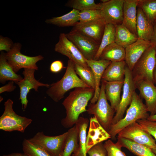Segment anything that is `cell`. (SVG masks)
<instances>
[{"mask_svg": "<svg viewBox=\"0 0 156 156\" xmlns=\"http://www.w3.org/2000/svg\"><path fill=\"white\" fill-rule=\"evenodd\" d=\"M94 91L91 88H77L70 92L62 103L66 111V116L61 121L64 127H72L80 114L87 111L86 107L93 98Z\"/></svg>", "mask_w": 156, "mask_h": 156, "instance_id": "1", "label": "cell"}, {"mask_svg": "<svg viewBox=\"0 0 156 156\" xmlns=\"http://www.w3.org/2000/svg\"><path fill=\"white\" fill-rule=\"evenodd\" d=\"M74 62L69 59L66 72L62 79L50 84L47 94L54 101H59L70 90L77 88H90L79 77L75 69Z\"/></svg>", "mask_w": 156, "mask_h": 156, "instance_id": "2", "label": "cell"}, {"mask_svg": "<svg viewBox=\"0 0 156 156\" xmlns=\"http://www.w3.org/2000/svg\"><path fill=\"white\" fill-rule=\"evenodd\" d=\"M146 107L142 99L135 91L131 102L127 110L126 115L123 118L115 124L112 125L108 133L113 140L124 128L138 120L147 119L149 116Z\"/></svg>", "mask_w": 156, "mask_h": 156, "instance_id": "3", "label": "cell"}, {"mask_svg": "<svg viewBox=\"0 0 156 156\" xmlns=\"http://www.w3.org/2000/svg\"><path fill=\"white\" fill-rule=\"evenodd\" d=\"M105 84L104 80L102 79L98 100L96 103H90L87 112L89 114L94 115L101 125L108 132L112 125L116 111L107 102L105 95Z\"/></svg>", "mask_w": 156, "mask_h": 156, "instance_id": "4", "label": "cell"}, {"mask_svg": "<svg viewBox=\"0 0 156 156\" xmlns=\"http://www.w3.org/2000/svg\"><path fill=\"white\" fill-rule=\"evenodd\" d=\"M156 64V51L151 45L139 59L131 71L135 84L143 80L154 83L153 73Z\"/></svg>", "mask_w": 156, "mask_h": 156, "instance_id": "5", "label": "cell"}, {"mask_svg": "<svg viewBox=\"0 0 156 156\" xmlns=\"http://www.w3.org/2000/svg\"><path fill=\"white\" fill-rule=\"evenodd\" d=\"M13 101L10 99L5 102L4 110L0 117V129L5 131H17L23 133L32 120L17 114L13 110Z\"/></svg>", "mask_w": 156, "mask_h": 156, "instance_id": "6", "label": "cell"}, {"mask_svg": "<svg viewBox=\"0 0 156 156\" xmlns=\"http://www.w3.org/2000/svg\"><path fill=\"white\" fill-rule=\"evenodd\" d=\"M21 47L20 43H15L10 50L5 53L7 61L14 71L17 73L22 68L37 70L38 68L36 63L43 60L44 57L41 55L35 56L25 55L21 52Z\"/></svg>", "mask_w": 156, "mask_h": 156, "instance_id": "7", "label": "cell"}, {"mask_svg": "<svg viewBox=\"0 0 156 156\" xmlns=\"http://www.w3.org/2000/svg\"><path fill=\"white\" fill-rule=\"evenodd\" d=\"M67 132L59 135L49 136L43 131L38 132L28 140L43 148L51 156H62Z\"/></svg>", "mask_w": 156, "mask_h": 156, "instance_id": "8", "label": "cell"}, {"mask_svg": "<svg viewBox=\"0 0 156 156\" xmlns=\"http://www.w3.org/2000/svg\"><path fill=\"white\" fill-rule=\"evenodd\" d=\"M122 94L118 108L114 117L112 125L123 118L128 106L130 105L134 92L136 88L131 71L126 65L125 73Z\"/></svg>", "mask_w": 156, "mask_h": 156, "instance_id": "9", "label": "cell"}, {"mask_svg": "<svg viewBox=\"0 0 156 156\" xmlns=\"http://www.w3.org/2000/svg\"><path fill=\"white\" fill-rule=\"evenodd\" d=\"M117 137L129 139L151 149L156 148L155 139L151 135L144 130L136 121L129 125L121 130L118 134Z\"/></svg>", "mask_w": 156, "mask_h": 156, "instance_id": "10", "label": "cell"}, {"mask_svg": "<svg viewBox=\"0 0 156 156\" xmlns=\"http://www.w3.org/2000/svg\"><path fill=\"white\" fill-rule=\"evenodd\" d=\"M55 51L68 57L75 63L87 69H91L87 65L86 59L75 45L66 36L60 33L58 42L54 47Z\"/></svg>", "mask_w": 156, "mask_h": 156, "instance_id": "11", "label": "cell"}, {"mask_svg": "<svg viewBox=\"0 0 156 156\" xmlns=\"http://www.w3.org/2000/svg\"><path fill=\"white\" fill-rule=\"evenodd\" d=\"M36 70L32 69H24L22 73L24 78L20 81L15 82L20 88L19 99L21 101L23 110H25L27 108L28 102L27 95L30 90L34 89L36 92H38L39 87L44 86L49 88L50 85V84L42 83L36 80L34 76Z\"/></svg>", "mask_w": 156, "mask_h": 156, "instance_id": "12", "label": "cell"}, {"mask_svg": "<svg viewBox=\"0 0 156 156\" xmlns=\"http://www.w3.org/2000/svg\"><path fill=\"white\" fill-rule=\"evenodd\" d=\"M67 38L77 47L86 60L94 59L100 44L92 39L71 31L65 34Z\"/></svg>", "mask_w": 156, "mask_h": 156, "instance_id": "13", "label": "cell"}, {"mask_svg": "<svg viewBox=\"0 0 156 156\" xmlns=\"http://www.w3.org/2000/svg\"><path fill=\"white\" fill-rule=\"evenodd\" d=\"M124 0H110L103 3L101 10L102 19L106 24L122 23Z\"/></svg>", "mask_w": 156, "mask_h": 156, "instance_id": "14", "label": "cell"}, {"mask_svg": "<svg viewBox=\"0 0 156 156\" xmlns=\"http://www.w3.org/2000/svg\"><path fill=\"white\" fill-rule=\"evenodd\" d=\"M105 24L102 19L85 22H78L71 31L83 35L100 44Z\"/></svg>", "mask_w": 156, "mask_h": 156, "instance_id": "15", "label": "cell"}, {"mask_svg": "<svg viewBox=\"0 0 156 156\" xmlns=\"http://www.w3.org/2000/svg\"><path fill=\"white\" fill-rule=\"evenodd\" d=\"M111 138V136L94 116L90 119L89 127L87 135L86 147L87 152L97 144Z\"/></svg>", "mask_w": 156, "mask_h": 156, "instance_id": "16", "label": "cell"}, {"mask_svg": "<svg viewBox=\"0 0 156 156\" xmlns=\"http://www.w3.org/2000/svg\"><path fill=\"white\" fill-rule=\"evenodd\" d=\"M151 45L150 41L138 38L136 42L125 48V61L131 71L139 59Z\"/></svg>", "mask_w": 156, "mask_h": 156, "instance_id": "17", "label": "cell"}, {"mask_svg": "<svg viewBox=\"0 0 156 156\" xmlns=\"http://www.w3.org/2000/svg\"><path fill=\"white\" fill-rule=\"evenodd\" d=\"M140 95L144 99L150 115L156 114V86L154 83L146 81H141L135 84Z\"/></svg>", "mask_w": 156, "mask_h": 156, "instance_id": "18", "label": "cell"}, {"mask_svg": "<svg viewBox=\"0 0 156 156\" xmlns=\"http://www.w3.org/2000/svg\"><path fill=\"white\" fill-rule=\"evenodd\" d=\"M86 63L92 69L94 75L95 87L94 93L93 98L90 101V103H94L97 101L100 91V82L104 71L111 62L106 60H86Z\"/></svg>", "mask_w": 156, "mask_h": 156, "instance_id": "19", "label": "cell"}, {"mask_svg": "<svg viewBox=\"0 0 156 156\" xmlns=\"http://www.w3.org/2000/svg\"><path fill=\"white\" fill-rule=\"evenodd\" d=\"M138 2V0H124L122 23L131 32L137 36L136 23Z\"/></svg>", "mask_w": 156, "mask_h": 156, "instance_id": "20", "label": "cell"}, {"mask_svg": "<svg viewBox=\"0 0 156 156\" xmlns=\"http://www.w3.org/2000/svg\"><path fill=\"white\" fill-rule=\"evenodd\" d=\"M136 27L138 38L150 41L153 34V24L138 7L137 8Z\"/></svg>", "mask_w": 156, "mask_h": 156, "instance_id": "21", "label": "cell"}, {"mask_svg": "<svg viewBox=\"0 0 156 156\" xmlns=\"http://www.w3.org/2000/svg\"><path fill=\"white\" fill-rule=\"evenodd\" d=\"M104 81L106 97L116 112L120 101V93L124 80L117 81Z\"/></svg>", "mask_w": 156, "mask_h": 156, "instance_id": "22", "label": "cell"}, {"mask_svg": "<svg viewBox=\"0 0 156 156\" xmlns=\"http://www.w3.org/2000/svg\"><path fill=\"white\" fill-rule=\"evenodd\" d=\"M89 122L88 118L79 117L75 125L78 133V145L77 149L73 153V156H87L86 131Z\"/></svg>", "mask_w": 156, "mask_h": 156, "instance_id": "23", "label": "cell"}, {"mask_svg": "<svg viewBox=\"0 0 156 156\" xmlns=\"http://www.w3.org/2000/svg\"><path fill=\"white\" fill-rule=\"evenodd\" d=\"M126 65L125 60L111 62L104 71L102 79L107 81L124 80Z\"/></svg>", "mask_w": 156, "mask_h": 156, "instance_id": "24", "label": "cell"}, {"mask_svg": "<svg viewBox=\"0 0 156 156\" xmlns=\"http://www.w3.org/2000/svg\"><path fill=\"white\" fill-rule=\"evenodd\" d=\"M117 143L121 147H124L137 156H156L151 149L145 146L122 137H117Z\"/></svg>", "mask_w": 156, "mask_h": 156, "instance_id": "25", "label": "cell"}, {"mask_svg": "<svg viewBox=\"0 0 156 156\" xmlns=\"http://www.w3.org/2000/svg\"><path fill=\"white\" fill-rule=\"evenodd\" d=\"M23 79L20 75L14 71L7 61L5 53L1 51L0 55V82L4 84L8 81L15 82Z\"/></svg>", "mask_w": 156, "mask_h": 156, "instance_id": "26", "label": "cell"}, {"mask_svg": "<svg viewBox=\"0 0 156 156\" xmlns=\"http://www.w3.org/2000/svg\"><path fill=\"white\" fill-rule=\"evenodd\" d=\"M125 48L114 42L103 50L99 59L111 62H120L125 60Z\"/></svg>", "mask_w": 156, "mask_h": 156, "instance_id": "27", "label": "cell"}, {"mask_svg": "<svg viewBox=\"0 0 156 156\" xmlns=\"http://www.w3.org/2000/svg\"><path fill=\"white\" fill-rule=\"evenodd\" d=\"M80 11L75 9L62 16L47 19L45 22L59 27H74L79 21Z\"/></svg>", "mask_w": 156, "mask_h": 156, "instance_id": "28", "label": "cell"}, {"mask_svg": "<svg viewBox=\"0 0 156 156\" xmlns=\"http://www.w3.org/2000/svg\"><path fill=\"white\" fill-rule=\"evenodd\" d=\"M115 26V42L124 48L138 39L137 36L132 33L122 24Z\"/></svg>", "mask_w": 156, "mask_h": 156, "instance_id": "29", "label": "cell"}, {"mask_svg": "<svg viewBox=\"0 0 156 156\" xmlns=\"http://www.w3.org/2000/svg\"><path fill=\"white\" fill-rule=\"evenodd\" d=\"M67 132L62 156H70L77 149L78 145V133L75 125Z\"/></svg>", "mask_w": 156, "mask_h": 156, "instance_id": "30", "label": "cell"}, {"mask_svg": "<svg viewBox=\"0 0 156 156\" xmlns=\"http://www.w3.org/2000/svg\"><path fill=\"white\" fill-rule=\"evenodd\" d=\"M115 33L116 28L115 25L112 24H105L99 49L94 60H99L103 50L109 45L115 42Z\"/></svg>", "mask_w": 156, "mask_h": 156, "instance_id": "31", "label": "cell"}, {"mask_svg": "<svg viewBox=\"0 0 156 156\" xmlns=\"http://www.w3.org/2000/svg\"><path fill=\"white\" fill-rule=\"evenodd\" d=\"M102 5V3L97 4L94 0H70L65 5L66 6L79 11L90 10H100Z\"/></svg>", "mask_w": 156, "mask_h": 156, "instance_id": "32", "label": "cell"}, {"mask_svg": "<svg viewBox=\"0 0 156 156\" xmlns=\"http://www.w3.org/2000/svg\"><path fill=\"white\" fill-rule=\"evenodd\" d=\"M138 7L153 24L156 20V0H138Z\"/></svg>", "mask_w": 156, "mask_h": 156, "instance_id": "33", "label": "cell"}, {"mask_svg": "<svg viewBox=\"0 0 156 156\" xmlns=\"http://www.w3.org/2000/svg\"><path fill=\"white\" fill-rule=\"evenodd\" d=\"M22 149L24 153L30 156H51L41 146L24 139L22 143Z\"/></svg>", "mask_w": 156, "mask_h": 156, "instance_id": "34", "label": "cell"}, {"mask_svg": "<svg viewBox=\"0 0 156 156\" xmlns=\"http://www.w3.org/2000/svg\"><path fill=\"white\" fill-rule=\"evenodd\" d=\"M75 64V72L80 78L90 88L95 90V81L91 69H87L76 63Z\"/></svg>", "mask_w": 156, "mask_h": 156, "instance_id": "35", "label": "cell"}, {"mask_svg": "<svg viewBox=\"0 0 156 156\" xmlns=\"http://www.w3.org/2000/svg\"><path fill=\"white\" fill-rule=\"evenodd\" d=\"M99 19L102 20L100 10H90L80 11L79 21L80 22Z\"/></svg>", "mask_w": 156, "mask_h": 156, "instance_id": "36", "label": "cell"}, {"mask_svg": "<svg viewBox=\"0 0 156 156\" xmlns=\"http://www.w3.org/2000/svg\"><path fill=\"white\" fill-rule=\"evenodd\" d=\"M107 152V156H126L121 150V147L117 143L110 140H107L104 144Z\"/></svg>", "mask_w": 156, "mask_h": 156, "instance_id": "37", "label": "cell"}, {"mask_svg": "<svg viewBox=\"0 0 156 156\" xmlns=\"http://www.w3.org/2000/svg\"><path fill=\"white\" fill-rule=\"evenodd\" d=\"M136 122L142 129L153 136L156 141V122L147 119H139Z\"/></svg>", "mask_w": 156, "mask_h": 156, "instance_id": "38", "label": "cell"}, {"mask_svg": "<svg viewBox=\"0 0 156 156\" xmlns=\"http://www.w3.org/2000/svg\"><path fill=\"white\" fill-rule=\"evenodd\" d=\"M88 156H107V152L102 142L95 145L87 152Z\"/></svg>", "mask_w": 156, "mask_h": 156, "instance_id": "39", "label": "cell"}, {"mask_svg": "<svg viewBox=\"0 0 156 156\" xmlns=\"http://www.w3.org/2000/svg\"><path fill=\"white\" fill-rule=\"evenodd\" d=\"M14 43L9 38L3 37L1 36L0 37V51H5L8 52L12 48Z\"/></svg>", "mask_w": 156, "mask_h": 156, "instance_id": "40", "label": "cell"}, {"mask_svg": "<svg viewBox=\"0 0 156 156\" xmlns=\"http://www.w3.org/2000/svg\"><path fill=\"white\" fill-rule=\"evenodd\" d=\"M64 68L62 61L60 60L55 61L51 64L50 70L51 72L54 73H58Z\"/></svg>", "mask_w": 156, "mask_h": 156, "instance_id": "41", "label": "cell"}, {"mask_svg": "<svg viewBox=\"0 0 156 156\" xmlns=\"http://www.w3.org/2000/svg\"><path fill=\"white\" fill-rule=\"evenodd\" d=\"M14 82L13 81H10L8 84L1 87L0 93L5 92H10L14 91L16 88V86L14 85Z\"/></svg>", "mask_w": 156, "mask_h": 156, "instance_id": "42", "label": "cell"}, {"mask_svg": "<svg viewBox=\"0 0 156 156\" xmlns=\"http://www.w3.org/2000/svg\"><path fill=\"white\" fill-rule=\"evenodd\" d=\"M150 42L151 45L154 47L156 51V21L153 24V31Z\"/></svg>", "mask_w": 156, "mask_h": 156, "instance_id": "43", "label": "cell"}, {"mask_svg": "<svg viewBox=\"0 0 156 156\" xmlns=\"http://www.w3.org/2000/svg\"><path fill=\"white\" fill-rule=\"evenodd\" d=\"M3 156H30L24 153H12L8 154H4Z\"/></svg>", "mask_w": 156, "mask_h": 156, "instance_id": "44", "label": "cell"}, {"mask_svg": "<svg viewBox=\"0 0 156 156\" xmlns=\"http://www.w3.org/2000/svg\"><path fill=\"white\" fill-rule=\"evenodd\" d=\"M147 119L149 121L156 122V114L153 115H149Z\"/></svg>", "mask_w": 156, "mask_h": 156, "instance_id": "45", "label": "cell"}, {"mask_svg": "<svg viewBox=\"0 0 156 156\" xmlns=\"http://www.w3.org/2000/svg\"><path fill=\"white\" fill-rule=\"evenodd\" d=\"M153 77L154 84L156 86V64L153 72Z\"/></svg>", "mask_w": 156, "mask_h": 156, "instance_id": "46", "label": "cell"}, {"mask_svg": "<svg viewBox=\"0 0 156 156\" xmlns=\"http://www.w3.org/2000/svg\"><path fill=\"white\" fill-rule=\"evenodd\" d=\"M109 0H101V3H105L107 2Z\"/></svg>", "mask_w": 156, "mask_h": 156, "instance_id": "47", "label": "cell"}, {"mask_svg": "<svg viewBox=\"0 0 156 156\" xmlns=\"http://www.w3.org/2000/svg\"><path fill=\"white\" fill-rule=\"evenodd\" d=\"M153 152L156 155V148H154L152 149Z\"/></svg>", "mask_w": 156, "mask_h": 156, "instance_id": "48", "label": "cell"}, {"mask_svg": "<svg viewBox=\"0 0 156 156\" xmlns=\"http://www.w3.org/2000/svg\"><path fill=\"white\" fill-rule=\"evenodd\" d=\"M0 102L1 101L3 100V98L1 96H0Z\"/></svg>", "mask_w": 156, "mask_h": 156, "instance_id": "49", "label": "cell"}, {"mask_svg": "<svg viewBox=\"0 0 156 156\" xmlns=\"http://www.w3.org/2000/svg\"><path fill=\"white\" fill-rule=\"evenodd\" d=\"M155 21H156V20Z\"/></svg>", "mask_w": 156, "mask_h": 156, "instance_id": "50", "label": "cell"}]
</instances>
